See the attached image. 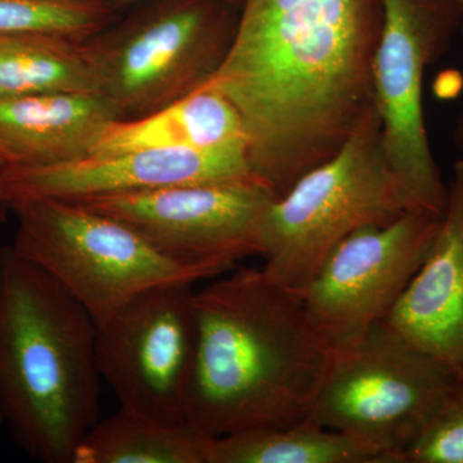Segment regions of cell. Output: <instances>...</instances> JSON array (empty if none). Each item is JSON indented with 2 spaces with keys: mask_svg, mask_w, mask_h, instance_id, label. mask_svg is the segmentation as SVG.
I'll use <instances>...</instances> for the list:
<instances>
[{
  "mask_svg": "<svg viewBox=\"0 0 463 463\" xmlns=\"http://www.w3.org/2000/svg\"><path fill=\"white\" fill-rule=\"evenodd\" d=\"M383 0H245L203 88L239 109L252 172L282 196L334 156L373 103Z\"/></svg>",
  "mask_w": 463,
  "mask_h": 463,
  "instance_id": "cell-1",
  "label": "cell"
},
{
  "mask_svg": "<svg viewBox=\"0 0 463 463\" xmlns=\"http://www.w3.org/2000/svg\"><path fill=\"white\" fill-rule=\"evenodd\" d=\"M194 310L187 421L219 438L310 416L334 354L298 294L240 268L194 292Z\"/></svg>",
  "mask_w": 463,
  "mask_h": 463,
  "instance_id": "cell-2",
  "label": "cell"
},
{
  "mask_svg": "<svg viewBox=\"0 0 463 463\" xmlns=\"http://www.w3.org/2000/svg\"><path fill=\"white\" fill-rule=\"evenodd\" d=\"M97 323L60 282L0 250V402L18 447L72 463L99 420Z\"/></svg>",
  "mask_w": 463,
  "mask_h": 463,
  "instance_id": "cell-3",
  "label": "cell"
},
{
  "mask_svg": "<svg viewBox=\"0 0 463 463\" xmlns=\"http://www.w3.org/2000/svg\"><path fill=\"white\" fill-rule=\"evenodd\" d=\"M408 210L373 102L339 151L274 197L265 210L263 270L274 282L298 292L350 234L392 223Z\"/></svg>",
  "mask_w": 463,
  "mask_h": 463,
  "instance_id": "cell-4",
  "label": "cell"
},
{
  "mask_svg": "<svg viewBox=\"0 0 463 463\" xmlns=\"http://www.w3.org/2000/svg\"><path fill=\"white\" fill-rule=\"evenodd\" d=\"M241 9L221 0H146L85 41L118 121L201 90L227 57Z\"/></svg>",
  "mask_w": 463,
  "mask_h": 463,
  "instance_id": "cell-5",
  "label": "cell"
},
{
  "mask_svg": "<svg viewBox=\"0 0 463 463\" xmlns=\"http://www.w3.org/2000/svg\"><path fill=\"white\" fill-rule=\"evenodd\" d=\"M12 212V249L53 276L96 323L146 289L216 276L172 260L123 222L75 201H30Z\"/></svg>",
  "mask_w": 463,
  "mask_h": 463,
  "instance_id": "cell-6",
  "label": "cell"
},
{
  "mask_svg": "<svg viewBox=\"0 0 463 463\" xmlns=\"http://www.w3.org/2000/svg\"><path fill=\"white\" fill-rule=\"evenodd\" d=\"M457 376L381 321L334 355L310 417L402 463Z\"/></svg>",
  "mask_w": 463,
  "mask_h": 463,
  "instance_id": "cell-7",
  "label": "cell"
},
{
  "mask_svg": "<svg viewBox=\"0 0 463 463\" xmlns=\"http://www.w3.org/2000/svg\"><path fill=\"white\" fill-rule=\"evenodd\" d=\"M383 9L373 102L386 154L410 209L443 215L449 187L429 142L423 79L461 32L463 9L456 0H383Z\"/></svg>",
  "mask_w": 463,
  "mask_h": 463,
  "instance_id": "cell-8",
  "label": "cell"
},
{
  "mask_svg": "<svg viewBox=\"0 0 463 463\" xmlns=\"http://www.w3.org/2000/svg\"><path fill=\"white\" fill-rule=\"evenodd\" d=\"M274 197L269 184L251 176L75 203L123 222L172 260L218 276L260 255L261 221Z\"/></svg>",
  "mask_w": 463,
  "mask_h": 463,
  "instance_id": "cell-9",
  "label": "cell"
},
{
  "mask_svg": "<svg viewBox=\"0 0 463 463\" xmlns=\"http://www.w3.org/2000/svg\"><path fill=\"white\" fill-rule=\"evenodd\" d=\"M441 218L408 210L392 223L356 231L295 292L332 354L354 345L385 318L425 260Z\"/></svg>",
  "mask_w": 463,
  "mask_h": 463,
  "instance_id": "cell-10",
  "label": "cell"
},
{
  "mask_svg": "<svg viewBox=\"0 0 463 463\" xmlns=\"http://www.w3.org/2000/svg\"><path fill=\"white\" fill-rule=\"evenodd\" d=\"M192 286L146 289L97 323L100 376L123 410L157 421H187L197 335Z\"/></svg>",
  "mask_w": 463,
  "mask_h": 463,
  "instance_id": "cell-11",
  "label": "cell"
},
{
  "mask_svg": "<svg viewBox=\"0 0 463 463\" xmlns=\"http://www.w3.org/2000/svg\"><path fill=\"white\" fill-rule=\"evenodd\" d=\"M255 175L249 149H137L90 155L53 165H8L0 172V199L11 212L38 200L81 201L188 183L239 181Z\"/></svg>",
  "mask_w": 463,
  "mask_h": 463,
  "instance_id": "cell-12",
  "label": "cell"
},
{
  "mask_svg": "<svg viewBox=\"0 0 463 463\" xmlns=\"http://www.w3.org/2000/svg\"><path fill=\"white\" fill-rule=\"evenodd\" d=\"M432 358L463 373V158L425 260L383 319Z\"/></svg>",
  "mask_w": 463,
  "mask_h": 463,
  "instance_id": "cell-13",
  "label": "cell"
},
{
  "mask_svg": "<svg viewBox=\"0 0 463 463\" xmlns=\"http://www.w3.org/2000/svg\"><path fill=\"white\" fill-rule=\"evenodd\" d=\"M118 121L100 93H50L0 99V148L9 165H53L90 156Z\"/></svg>",
  "mask_w": 463,
  "mask_h": 463,
  "instance_id": "cell-14",
  "label": "cell"
},
{
  "mask_svg": "<svg viewBox=\"0 0 463 463\" xmlns=\"http://www.w3.org/2000/svg\"><path fill=\"white\" fill-rule=\"evenodd\" d=\"M239 146L249 149L239 109L219 91L201 88L145 118L114 121L99 137L90 155Z\"/></svg>",
  "mask_w": 463,
  "mask_h": 463,
  "instance_id": "cell-15",
  "label": "cell"
},
{
  "mask_svg": "<svg viewBox=\"0 0 463 463\" xmlns=\"http://www.w3.org/2000/svg\"><path fill=\"white\" fill-rule=\"evenodd\" d=\"M99 93L85 41L48 33H0V99Z\"/></svg>",
  "mask_w": 463,
  "mask_h": 463,
  "instance_id": "cell-16",
  "label": "cell"
},
{
  "mask_svg": "<svg viewBox=\"0 0 463 463\" xmlns=\"http://www.w3.org/2000/svg\"><path fill=\"white\" fill-rule=\"evenodd\" d=\"M207 463H385L373 448L312 417L213 438Z\"/></svg>",
  "mask_w": 463,
  "mask_h": 463,
  "instance_id": "cell-17",
  "label": "cell"
},
{
  "mask_svg": "<svg viewBox=\"0 0 463 463\" xmlns=\"http://www.w3.org/2000/svg\"><path fill=\"white\" fill-rule=\"evenodd\" d=\"M212 439L190 421H157L120 408L90 429L72 463H207Z\"/></svg>",
  "mask_w": 463,
  "mask_h": 463,
  "instance_id": "cell-18",
  "label": "cell"
},
{
  "mask_svg": "<svg viewBox=\"0 0 463 463\" xmlns=\"http://www.w3.org/2000/svg\"><path fill=\"white\" fill-rule=\"evenodd\" d=\"M118 12L111 0H0V33H48L87 41Z\"/></svg>",
  "mask_w": 463,
  "mask_h": 463,
  "instance_id": "cell-19",
  "label": "cell"
},
{
  "mask_svg": "<svg viewBox=\"0 0 463 463\" xmlns=\"http://www.w3.org/2000/svg\"><path fill=\"white\" fill-rule=\"evenodd\" d=\"M402 463H463V373H458Z\"/></svg>",
  "mask_w": 463,
  "mask_h": 463,
  "instance_id": "cell-20",
  "label": "cell"
},
{
  "mask_svg": "<svg viewBox=\"0 0 463 463\" xmlns=\"http://www.w3.org/2000/svg\"><path fill=\"white\" fill-rule=\"evenodd\" d=\"M11 164L5 152L0 148V172ZM11 212V207L7 205L2 199H0V225L5 224L7 221L8 213Z\"/></svg>",
  "mask_w": 463,
  "mask_h": 463,
  "instance_id": "cell-21",
  "label": "cell"
},
{
  "mask_svg": "<svg viewBox=\"0 0 463 463\" xmlns=\"http://www.w3.org/2000/svg\"><path fill=\"white\" fill-rule=\"evenodd\" d=\"M114 5L118 9H123L125 7H130V5H137V3L146 2V0H112ZM221 2L228 3V5H234L237 8H242L243 2L245 0H221Z\"/></svg>",
  "mask_w": 463,
  "mask_h": 463,
  "instance_id": "cell-22",
  "label": "cell"
},
{
  "mask_svg": "<svg viewBox=\"0 0 463 463\" xmlns=\"http://www.w3.org/2000/svg\"><path fill=\"white\" fill-rule=\"evenodd\" d=\"M455 142L457 147L463 151V111L459 115L458 120H457L455 128Z\"/></svg>",
  "mask_w": 463,
  "mask_h": 463,
  "instance_id": "cell-23",
  "label": "cell"
},
{
  "mask_svg": "<svg viewBox=\"0 0 463 463\" xmlns=\"http://www.w3.org/2000/svg\"><path fill=\"white\" fill-rule=\"evenodd\" d=\"M5 425H7V417H5V408H3L2 402H0V430Z\"/></svg>",
  "mask_w": 463,
  "mask_h": 463,
  "instance_id": "cell-24",
  "label": "cell"
},
{
  "mask_svg": "<svg viewBox=\"0 0 463 463\" xmlns=\"http://www.w3.org/2000/svg\"><path fill=\"white\" fill-rule=\"evenodd\" d=\"M457 3H458L459 5H461V8L463 9V0H456Z\"/></svg>",
  "mask_w": 463,
  "mask_h": 463,
  "instance_id": "cell-25",
  "label": "cell"
},
{
  "mask_svg": "<svg viewBox=\"0 0 463 463\" xmlns=\"http://www.w3.org/2000/svg\"><path fill=\"white\" fill-rule=\"evenodd\" d=\"M459 33H461L463 35V21H462V25H461V32H459Z\"/></svg>",
  "mask_w": 463,
  "mask_h": 463,
  "instance_id": "cell-26",
  "label": "cell"
},
{
  "mask_svg": "<svg viewBox=\"0 0 463 463\" xmlns=\"http://www.w3.org/2000/svg\"><path fill=\"white\" fill-rule=\"evenodd\" d=\"M111 2H112V0H111ZM112 3H114V2H112Z\"/></svg>",
  "mask_w": 463,
  "mask_h": 463,
  "instance_id": "cell-27",
  "label": "cell"
}]
</instances>
